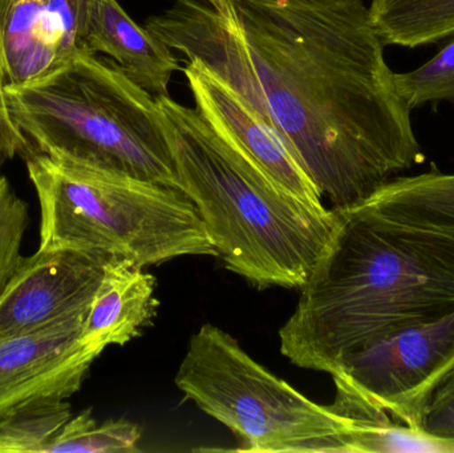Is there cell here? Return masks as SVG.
Returning a JSON list of instances; mask_svg holds the SVG:
<instances>
[{
	"label": "cell",
	"mask_w": 454,
	"mask_h": 453,
	"mask_svg": "<svg viewBox=\"0 0 454 453\" xmlns=\"http://www.w3.org/2000/svg\"><path fill=\"white\" fill-rule=\"evenodd\" d=\"M234 2L275 129L333 209L423 161L364 0Z\"/></svg>",
	"instance_id": "6da1fadb"
},
{
	"label": "cell",
	"mask_w": 454,
	"mask_h": 453,
	"mask_svg": "<svg viewBox=\"0 0 454 453\" xmlns=\"http://www.w3.org/2000/svg\"><path fill=\"white\" fill-rule=\"evenodd\" d=\"M280 351L333 374L351 351L386 332L454 310V236L384 217L365 204L336 210Z\"/></svg>",
	"instance_id": "7a4b0ae2"
},
{
	"label": "cell",
	"mask_w": 454,
	"mask_h": 453,
	"mask_svg": "<svg viewBox=\"0 0 454 453\" xmlns=\"http://www.w3.org/2000/svg\"><path fill=\"white\" fill-rule=\"evenodd\" d=\"M180 191L226 268L259 289H301L336 225V212L290 193L197 109L156 98Z\"/></svg>",
	"instance_id": "3957f363"
},
{
	"label": "cell",
	"mask_w": 454,
	"mask_h": 453,
	"mask_svg": "<svg viewBox=\"0 0 454 453\" xmlns=\"http://www.w3.org/2000/svg\"><path fill=\"white\" fill-rule=\"evenodd\" d=\"M5 93L35 151L180 189L157 98L112 59L82 52L36 82L7 85Z\"/></svg>",
	"instance_id": "277c9868"
},
{
	"label": "cell",
	"mask_w": 454,
	"mask_h": 453,
	"mask_svg": "<svg viewBox=\"0 0 454 453\" xmlns=\"http://www.w3.org/2000/svg\"><path fill=\"white\" fill-rule=\"evenodd\" d=\"M40 207V250L124 258L141 268L185 255L218 257L196 207L180 189L23 154Z\"/></svg>",
	"instance_id": "5b68a950"
},
{
	"label": "cell",
	"mask_w": 454,
	"mask_h": 453,
	"mask_svg": "<svg viewBox=\"0 0 454 453\" xmlns=\"http://www.w3.org/2000/svg\"><path fill=\"white\" fill-rule=\"evenodd\" d=\"M175 382L239 438V451L351 453L346 418L254 361L220 327L204 324L192 337Z\"/></svg>",
	"instance_id": "8992f818"
},
{
	"label": "cell",
	"mask_w": 454,
	"mask_h": 453,
	"mask_svg": "<svg viewBox=\"0 0 454 453\" xmlns=\"http://www.w3.org/2000/svg\"><path fill=\"white\" fill-rule=\"evenodd\" d=\"M453 367L454 310L364 343L331 377L339 393L418 430L429 396Z\"/></svg>",
	"instance_id": "52a82bcc"
},
{
	"label": "cell",
	"mask_w": 454,
	"mask_h": 453,
	"mask_svg": "<svg viewBox=\"0 0 454 453\" xmlns=\"http://www.w3.org/2000/svg\"><path fill=\"white\" fill-rule=\"evenodd\" d=\"M145 28L202 64L275 129L234 0H175Z\"/></svg>",
	"instance_id": "ba28073f"
},
{
	"label": "cell",
	"mask_w": 454,
	"mask_h": 453,
	"mask_svg": "<svg viewBox=\"0 0 454 453\" xmlns=\"http://www.w3.org/2000/svg\"><path fill=\"white\" fill-rule=\"evenodd\" d=\"M109 258L72 249L23 258L0 298V342L88 313Z\"/></svg>",
	"instance_id": "9c48e42d"
},
{
	"label": "cell",
	"mask_w": 454,
	"mask_h": 453,
	"mask_svg": "<svg viewBox=\"0 0 454 453\" xmlns=\"http://www.w3.org/2000/svg\"><path fill=\"white\" fill-rule=\"evenodd\" d=\"M88 313L0 342V419L39 399H68L98 354L82 345Z\"/></svg>",
	"instance_id": "30bf717a"
},
{
	"label": "cell",
	"mask_w": 454,
	"mask_h": 453,
	"mask_svg": "<svg viewBox=\"0 0 454 453\" xmlns=\"http://www.w3.org/2000/svg\"><path fill=\"white\" fill-rule=\"evenodd\" d=\"M98 0H8L3 52L10 87L36 82L85 50Z\"/></svg>",
	"instance_id": "8fae6325"
},
{
	"label": "cell",
	"mask_w": 454,
	"mask_h": 453,
	"mask_svg": "<svg viewBox=\"0 0 454 453\" xmlns=\"http://www.w3.org/2000/svg\"><path fill=\"white\" fill-rule=\"evenodd\" d=\"M184 74L197 111L218 133L250 156L286 191L309 204L323 205L322 194L269 122L202 64L191 61Z\"/></svg>",
	"instance_id": "7c38bea8"
},
{
	"label": "cell",
	"mask_w": 454,
	"mask_h": 453,
	"mask_svg": "<svg viewBox=\"0 0 454 453\" xmlns=\"http://www.w3.org/2000/svg\"><path fill=\"white\" fill-rule=\"evenodd\" d=\"M159 309L156 278L145 268L111 257L90 303L82 340L101 355L109 346H124L151 326Z\"/></svg>",
	"instance_id": "4fadbf2b"
},
{
	"label": "cell",
	"mask_w": 454,
	"mask_h": 453,
	"mask_svg": "<svg viewBox=\"0 0 454 453\" xmlns=\"http://www.w3.org/2000/svg\"><path fill=\"white\" fill-rule=\"evenodd\" d=\"M85 50L108 55L136 84L154 98L169 95V82L180 69L172 48L138 26L117 0H98L90 19Z\"/></svg>",
	"instance_id": "5bb4252c"
},
{
	"label": "cell",
	"mask_w": 454,
	"mask_h": 453,
	"mask_svg": "<svg viewBox=\"0 0 454 453\" xmlns=\"http://www.w3.org/2000/svg\"><path fill=\"white\" fill-rule=\"evenodd\" d=\"M389 220L454 236V175L432 169L392 178L363 202Z\"/></svg>",
	"instance_id": "9a60e30c"
},
{
	"label": "cell",
	"mask_w": 454,
	"mask_h": 453,
	"mask_svg": "<svg viewBox=\"0 0 454 453\" xmlns=\"http://www.w3.org/2000/svg\"><path fill=\"white\" fill-rule=\"evenodd\" d=\"M368 7L386 45L419 48L454 35V0H372Z\"/></svg>",
	"instance_id": "2e32d148"
},
{
	"label": "cell",
	"mask_w": 454,
	"mask_h": 453,
	"mask_svg": "<svg viewBox=\"0 0 454 453\" xmlns=\"http://www.w3.org/2000/svg\"><path fill=\"white\" fill-rule=\"evenodd\" d=\"M71 418L66 399L24 404L0 419V453H45Z\"/></svg>",
	"instance_id": "e0dca14e"
},
{
	"label": "cell",
	"mask_w": 454,
	"mask_h": 453,
	"mask_svg": "<svg viewBox=\"0 0 454 453\" xmlns=\"http://www.w3.org/2000/svg\"><path fill=\"white\" fill-rule=\"evenodd\" d=\"M141 430L127 420H109L98 426L90 410L71 418L45 453L137 452Z\"/></svg>",
	"instance_id": "ac0fdd59"
},
{
	"label": "cell",
	"mask_w": 454,
	"mask_h": 453,
	"mask_svg": "<svg viewBox=\"0 0 454 453\" xmlns=\"http://www.w3.org/2000/svg\"><path fill=\"white\" fill-rule=\"evenodd\" d=\"M427 63L410 72L396 74L395 82L411 109L424 104L454 101V35Z\"/></svg>",
	"instance_id": "d6986e66"
},
{
	"label": "cell",
	"mask_w": 454,
	"mask_h": 453,
	"mask_svg": "<svg viewBox=\"0 0 454 453\" xmlns=\"http://www.w3.org/2000/svg\"><path fill=\"white\" fill-rule=\"evenodd\" d=\"M28 207L7 178H0V298L23 262L21 242L28 226Z\"/></svg>",
	"instance_id": "ffe728a7"
},
{
	"label": "cell",
	"mask_w": 454,
	"mask_h": 453,
	"mask_svg": "<svg viewBox=\"0 0 454 453\" xmlns=\"http://www.w3.org/2000/svg\"><path fill=\"white\" fill-rule=\"evenodd\" d=\"M418 430L431 438L454 443V367L429 396Z\"/></svg>",
	"instance_id": "44dd1931"
},
{
	"label": "cell",
	"mask_w": 454,
	"mask_h": 453,
	"mask_svg": "<svg viewBox=\"0 0 454 453\" xmlns=\"http://www.w3.org/2000/svg\"><path fill=\"white\" fill-rule=\"evenodd\" d=\"M7 2L8 0H0V178H2V169L5 162L8 160H12L18 154L23 156L31 146L11 114L7 93H5L8 80L7 72H5L4 52H3L2 29Z\"/></svg>",
	"instance_id": "7402d4cb"
}]
</instances>
